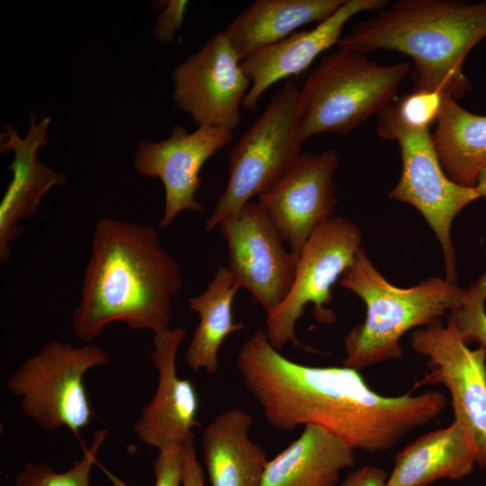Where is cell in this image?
<instances>
[{
  "instance_id": "cell-1",
  "label": "cell",
  "mask_w": 486,
  "mask_h": 486,
  "mask_svg": "<svg viewBox=\"0 0 486 486\" xmlns=\"http://www.w3.org/2000/svg\"><path fill=\"white\" fill-rule=\"evenodd\" d=\"M236 366L271 427L291 431L319 425L368 453L392 448L446 404L439 392L388 397L372 391L358 370L295 363L271 345L265 329L243 343Z\"/></svg>"
},
{
  "instance_id": "cell-2",
  "label": "cell",
  "mask_w": 486,
  "mask_h": 486,
  "mask_svg": "<svg viewBox=\"0 0 486 486\" xmlns=\"http://www.w3.org/2000/svg\"><path fill=\"white\" fill-rule=\"evenodd\" d=\"M182 286L180 266L164 249L155 228L103 217L94 230L80 300L72 313L73 332L84 343H92L114 321L165 332Z\"/></svg>"
},
{
  "instance_id": "cell-3",
  "label": "cell",
  "mask_w": 486,
  "mask_h": 486,
  "mask_svg": "<svg viewBox=\"0 0 486 486\" xmlns=\"http://www.w3.org/2000/svg\"><path fill=\"white\" fill-rule=\"evenodd\" d=\"M485 37L486 0H399L356 23L338 47L405 54L413 61L412 91L456 101L471 90L464 60Z\"/></svg>"
},
{
  "instance_id": "cell-4",
  "label": "cell",
  "mask_w": 486,
  "mask_h": 486,
  "mask_svg": "<svg viewBox=\"0 0 486 486\" xmlns=\"http://www.w3.org/2000/svg\"><path fill=\"white\" fill-rule=\"evenodd\" d=\"M340 285L365 304L363 322L343 338L344 366L356 370L403 356L400 338L457 308L465 290L455 283L430 277L410 288L390 284L373 266L364 248L340 277Z\"/></svg>"
},
{
  "instance_id": "cell-5",
  "label": "cell",
  "mask_w": 486,
  "mask_h": 486,
  "mask_svg": "<svg viewBox=\"0 0 486 486\" xmlns=\"http://www.w3.org/2000/svg\"><path fill=\"white\" fill-rule=\"evenodd\" d=\"M410 65H379L365 54L338 49L324 56L299 89L297 136L346 135L393 102Z\"/></svg>"
},
{
  "instance_id": "cell-6",
  "label": "cell",
  "mask_w": 486,
  "mask_h": 486,
  "mask_svg": "<svg viewBox=\"0 0 486 486\" xmlns=\"http://www.w3.org/2000/svg\"><path fill=\"white\" fill-rule=\"evenodd\" d=\"M299 88L286 81L230 151L229 180L204 229L236 216L255 195L271 188L301 155L297 136Z\"/></svg>"
},
{
  "instance_id": "cell-7",
  "label": "cell",
  "mask_w": 486,
  "mask_h": 486,
  "mask_svg": "<svg viewBox=\"0 0 486 486\" xmlns=\"http://www.w3.org/2000/svg\"><path fill=\"white\" fill-rule=\"evenodd\" d=\"M109 362V354L97 344L75 346L48 341L13 372L6 388L21 399V410L26 417L42 428L54 431L68 428L78 435L93 418L84 375Z\"/></svg>"
},
{
  "instance_id": "cell-8",
  "label": "cell",
  "mask_w": 486,
  "mask_h": 486,
  "mask_svg": "<svg viewBox=\"0 0 486 486\" xmlns=\"http://www.w3.org/2000/svg\"><path fill=\"white\" fill-rule=\"evenodd\" d=\"M376 130L380 137L397 141L400 150L401 175L388 196L411 204L423 215L442 246L446 279L455 283L451 224L466 205L480 198V194L475 187L457 184L446 176L429 128L406 123L395 103L378 115Z\"/></svg>"
},
{
  "instance_id": "cell-9",
  "label": "cell",
  "mask_w": 486,
  "mask_h": 486,
  "mask_svg": "<svg viewBox=\"0 0 486 486\" xmlns=\"http://www.w3.org/2000/svg\"><path fill=\"white\" fill-rule=\"evenodd\" d=\"M361 240L359 228L341 216H333L314 230L299 256L289 294L266 320L265 330L275 349L287 342L300 345L295 324L308 303L313 304L319 322H335L334 312L325 307L332 301V286L353 263Z\"/></svg>"
},
{
  "instance_id": "cell-10",
  "label": "cell",
  "mask_w": 486,
  "mask_h": 486,
  "mask_svg": "<svg viewBox=\"0 0 486 486\" xmlns=\"http://www.w3.org/2000/svg\"><path fill=\"white\" fill-rule=\"evenodd\" d=\"M412 348L428 357V372L418 384H444L449 391L454 420L474 450L476 464L486 469V346L471 349L452 318L416 328Z\"/></svg>"
},
{
  "instance_id": "cell-11",
  "label": "cell",
  "mask_w": 486,
  "mask_h": 486,
  "mask_svg": "<svg viewBox=\"0 0 486 486\" xmlns=\"http://www.w3.org/2000/svg\"><path fill=\"white\" fill-rule=\"evenodd\" d=\"M228 246V268L234 283L250 292L266 317L284 302L294 282L298 258L266 210L249 201L239 212L219 225Z\"/></svg>"
},
{
  "instance_id": "cell-12",
  "label": "cell",
  "mask_w": 486,
  "mask_h": 486,
  "mask_svg": "<svg viewBox=\"0 0 486 486\" xmlns=\"http://www.w3.org/2000/svg\"><path fill=\"white\" fill-rule=\"evenodd\" d=\"M224 31L212 36L172 73L173 100L199 126L232 131L251 83Z\"/></svg>"
},
{
  "instance_id": "cell-13",
  "label": "cell",
  "mask_w": 486,
  "mask_h": 486,
  "mask_svg": "<svg viewBox=\"0 0 486 486\" xmlns=\"http://www.w3.org/2000/svg\"><path fill=\"white\" fill-rule=\"evenodd\" d=\"M338 156L332 148L302 152L286 173L258 196L291 253L299 258L314 230L334 216L337 206L333 175Z\"/></svg>"
},
{
  "instance_id": "cell-14",
  "label": "cell",
  "mask_w": 486,
  "mask_h": 486,
  "mask_svg": "<svg viewBox=\"0 0 486 486\" xmlns=\"http://www.w3.org/2000/svg\"><path fill=\"white\" fill-rule=\"evenodd\" d=\"M170 136L160 141L140 140L133 167L147 177H158L165 189V210L159 226L168 227L183 211L202 212L204 204L194 194L201 186L202 165L217 150L230 143L232 131L199 126L194 131L174 125Z\"/></svg>"
},
{
  "instance_id": "cell-15",
  "label": "cell",
  "mask_w": 486,
  "mask_h": 486,
  "mask_svg": "<svg viewBox=\"0 0 486 486\" xmlns=\"http://www.w3.org/2000/svg\"><path fill=\"white\" fill-rule=\"evenodd\" d=\"M186 335L182 327L154 334L151 361L158 372L155 394L133 423L139 440L160 449L169 445L184 446L194 438V428L199 411L195 388L188 379L179 378L176 355Z\"/></svg>"
},
{
  "instance_id": "cell-16",
  "label": "cell",
  "mask_w": 486,
  "mask_h": 486,
  "mask_svg": "<svg viewBox=\"0 0 486 486\" xmlns=\"http://www.w3.org/2000/svg\"><path fill=\"white\" fill-rule=\"evenodd\" d=\"M50 117H41L36 123L35 114L31 115L30 127L24 139L13 125H5L1 134L0 151L14 152L9 166L13 178L8 184L0 202V262L4 265L12 252V243L23 232L20 225L23 219L34 216L42 197L55 185H63L67 179L38 159L40 148L48 143Z\"/></svg>"
},
{
  "instance_id": "cell-17",
  "label": "cell",
  "mask_w": 486,
  "mask_h": 486,
  "mask_svg": "<svg viewBox=\"0 0 486 486\" xmlns=\"http://www.w3.org/2000/svg\"><path fill=\"white\" fill-rule=\"evenodd\" d=\"M387 5L386 0H346L314 29L296 31L280 42L241 60V68L251 83L241 106L255 112L260 96L268 87L303 72L324 50L338 45L342 29L350 18L361 12L382 10Z\"/></svg>"
},
{
  "instance_id": "cell-18",
  "label": "cell",
  "mask_w": 486,
  "mask_h": 486,
  "mask_svg": "<svg viewBox=\"0 0 486 486\" xmlns=\"http://www.w3.org/2000/svg\"><path fill=\"white\" fill-rule=\"evenodd\" d=\"M253 418L235 407L218 414L201 444L212 486H259L268 463L265 450L248 436Z\"/></svg>"
},
{
  "instance_id": "cell-19",
  "label": "cell",
  "mask_w": 486,
  "mask_h": 486,
  "mask_svg": "<svg viewBox=\"0 0 486 486\" xmlns=\"http://www.w3.org/2000/svg\"><path fill=\"white\" fill-rule=\"evenodd\" d=\"M355 448L314 424L268 461L259 486H335L340 472L354 466Z\"/></svg>"
},
{
  "instance_id": "cell-20",
  "label": "cell",
  "mask_w": 486,
  "mask_h": 486,
  "mask_svg": "<svg viewBox=\"0 0 486 486\" xmlns=\"http://www.w3.org/2000/svg\"><path fill=\"white\" fill-rule=\"evenodd\" d=\"M346 0H256L225 28L233 50L243 60L280 42L298 29L321 22Z\"/></svg>"
},
{
  "instance_id": "cell-21",
  "label": "cell",
  "mask_w": 486,
  "mask_h": 486,
  "mask_svg": "<svg viewBox=\"0 0 486 486\" xmlns=\"http://www.w3.org/2000/svg\"><path fill=\"white\" fill-rule=\"evenodd\" d=\"M476 464L474 450L458 424L453 422L418 436L394 459L387 486H428L440 479L459 481Z\"/></svg>"
},
{
  "instance_id": "cell-22",
  "label": "cell",
  "mask_w": 486,
  "mask_h": 486,
  "mask_svg": "<svg viewBox=\"0 0 486 486\" xmlns=\"http://www.w3.org/2000/svg\"><path fill=\"white\" fill-rule=\"evenodd\" d=\"M432 138L446 176L457 184L474 187L486 165V116L444 96Z\"/></svg>"
},
{
  "instance_id": "cell-23",
  "label": "cell",
  "mask_w": 486,
  "mask_h": 486,
  "mask_svg": "<svg viewBox=\"0 0 486 486\" xmlns=\"http://www.w3.org/2000/svg\"><path fill=\"white\" fill-rule=\"evenodd\" d=\"M238 289L229 268L220 266L206 289L188 299V308L199 316L184 356L190 369L215 374L219 367L218 353L224 339L244 328V324L234 322L232 317V302Z\"/></svg>"
},
{
  "instance_id": "cell-24",
  "label": "cell",
  "mask_w": 486,
  "mask_h": 486,
  "mask_svg": "<svg viewBox=\"0 0 486 486\" xmlns=\"http://www.w3.org/2000/svg\"><path fill=\"white\" fill-rule=\"evenodd\" d=\"M107 435L106 429L96 431L90 446L84 448L82 457L75 460L66 472H57L44 462L27 463L16 474L15 486H89L92 466Z\"/></svg>"
},
{
  "instance_id": "cell-25",
  "label": "cell",
  "mask_w": 486,
  "mask_h": 486,
  "mask_svg": "<svg viewBox=\"0 0 486 486\" xmlns=\"http://www.w3.org/2000/svg\"><path fill=\"white\" fill-rule=\"evenodd\" d=\"M486 271L465 290L462 303L452 310L453 319L463 340L486 346Z\"/></svg>"
},
{
  "instance_id": "cell-26",
  "label": "cell",
  "mask_w": 486,
  "mask_h": 486,
  "mask_svg": "<svg viewBox=\"0 0 486 486\" xmlns=\"http://www.w3.org/2000/svg\"><path fill=\"white\" fill-rule=\"evenodd\" d=\"M444 95L436 92L412 91L397 101L400 118L409 125L429 128L437 121Z\"/></svg>"
},
{
  "instance_id": "cell-27",
  "label": "cell",
  "mask_w": 486,
  "mask_h": 486,
  "mask_svg": "<svg viewBox=\"0 0 486 486\" xmlns=\"http://www.w3.org/2000/svg\"><path fill=\"white\" fill-rule=\"evenodd\" d=\"M184 447L169 445L158 449L152 469L154 486H182Z\"/></svg>"
},
{
  "instance_id": "cell-28",
  "label": "cell",
  "mask_w": 486,
  "mask_h": 486,
  "mask_svg": "<svg viewBox=\"0 0 486 486\" xmlns=\"http://www.w3.org/2000/svg\"><path fill=\"white\" fill-rule=\"evenodd\" d=\"M187 1L170 0L161 10L155 27L153 38L160 43L168 44L173 41L175 31L180 29L184 20Z\"/></svg>"
},
{
  "instance_id": "cell-29",
  "label": "cell",
  "mask_w": 486,
  "mask_h": 486,
  "mask_svg": "<svg viewBox=\"0 0 486 486\" xmlns=\"http://www.w3.org/2000/svg\"><path fill=\"white\" fill-rule=\"evenodd\" d=\"M183 447L182 486H204V473L197 460L194 438L187 440Z\"/></svg>"
},
{
  "instance_id": "cell-30",
  "label": "cell",
  "mask_w": 486,
  "mask_h": 486,
  "mask_svg": "<svg viewBox=\"0 0 486 486\" xmlns=\"http://www.w3.org/2000/svg\"><path fill=\"white\" fill-rule=\"evenodd\" d=\"M388 476L382 468L364 465L349 472L340 486H387Z\"/></svg>"
},
{
  "instance_id": "cell-31",
  "label": "cell",
  "mask_w": 486,
  "mask_h": 486,
  "mask_svg": "<svg viewBox=\"0 0 486 486\" xmlns=\"http://www.w3.org/2000/svg\"><path fill=\"white\" fill-rule=\"evenodd\" d=\"M474 187L480 194V197L486 199V165L480 171Z\"/></svg>"
}]
</instances>
